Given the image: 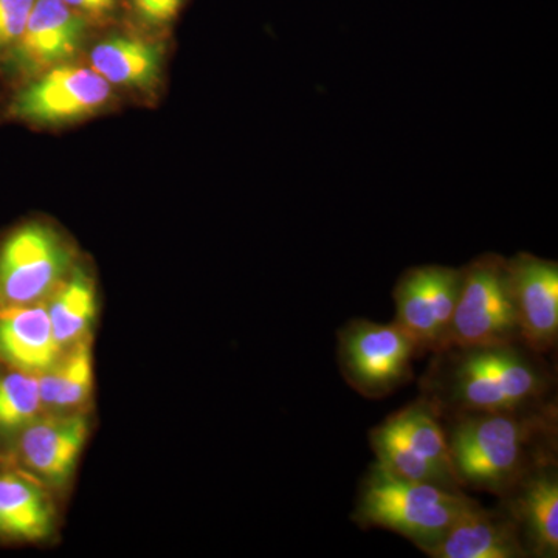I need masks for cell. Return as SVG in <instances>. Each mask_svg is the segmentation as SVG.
<instances>
[{"label": "cell", "instance_id": "5", "mask_svg": "<svg viewBox=\"0 0 558 558\" xmlns=\"http://www.w3.org/2000/svg\"><path fill=\"white\" fill-rule=\"evenodd\" d=\"M520 341L509 289L508 259L484 253L462 267L461 290L447 347H487Z\"/></svg>", "mask_w": 558, "mask_h": 558}, {"label": "cell", "instance_id": "21", "mask_svg": "<svg viewBox=\"0 0 558 558\" xmlns=\"http://www.w3.org/2000/svg\"><path fill=\"white\" fill-rule=\"evenodd\" d=\"M369 444L371 449L376 453L377 462L400 478L433 484V486L449 488L453 492H464L457 483L446 478L439 470L418 458L387 421L369 433Z\"/></svg>", "mask_w": 558, "mask_h": 558}, {"label": "cell", "instance_id": "22", "mask_svg": "<svg viewBox=\"0 0 558 558\" xmlns=\"http://www.w3.org/2000/svg\"><path fill=\"white\" fill-rule=\"evenodd\" d=\"M35 0H0V57L20 43Z\"/></svg>", "mask_w": 558, "mask_h": 558}, {"label": "cell", "instance_id": "16", "mask_svg": "<svg viewBox=\"0 0 558 558\" xmlns=\"http://www.w3.org/2000/svg\"><path fill=\"white\" fill-rule=\"evenodd\" d=\"M44 303L0 310V363L43 374L60 357Z\"/></svg>", "mask_w": 558, "mask_h": 558}, {"label": "cell", "instance_id": "23", "mask_svg": "<svg viewBox=\"0 0 558 558\" xmlns=\"http://www.w3.org/2000/svg\"><path fill=\"white\" fill-rule=\"evenodd\" d=\"M89 24H101V22L113 20L123 10L124 0H62Z\"/></svg>", "mask_w": 558, "mask_h": 558}, {"label": "cell", "instance_id": "7", "mask_svg": "<svg viewBox=\"0 0 558 558\" xmlns=\"http://www.w3.org/2000/svg\"><path fill=\"white\" fill-rule=\"evenodd\" d=\"M94 428L95 411L43 414L22 429L0 458L9 459L68 505Z\"/></svg>", "mask_w": 558, "mask_h": 558}, {"label": "cell", "instance_id": "6", "mask_svg": "<svg viewBox=\"0 0 558 558\" xmlns=\"http://www.w3.org/2000/svg\"><path fill=\"white\" fill-rule=\"evenodd\" d=\"M417 344L395 322L355 318L339 330L340 371L363 398L384 399L413 379Z\"/></svg>", "mask_w": 558, "mask_h": 558}, {"label": "cell", "instance_id": "10", "mask_svg": "<svg viewBox=\"0 0 558 558\" xmlns=\"http://www.w3.org/2000/svg\"><path fill=\"white\" fill-rule=\"evenodd\" d=\"M65 502L0 458V548H51L61 539Z\"/></svg>", "mask_w": 558, "mask_h": 558}, {"label": "cell", "instance_id": "19", "mask_svg": "<svg viewBox=\"0 0 558 558\" xmlns=\"http://www.w3.org/2000/svg\"><path fill=\"white\" fill-rule=\"evenodd\" d=\"M387 422L418 458L461 486L451 465L449 444L444 425L440 424L439 411L427 398L422 396L414 400L405 409L391 414Z\"/></svg>", "mask_w": 558, "mask_h": 558}, {"label": "cell", "instance_id": "8", "mask_svg": "<svg viewBox=\"0 0 558 558\" xmlns=\"http://www.w3.org/2000/svg\"><path fill=\"white\" fill-rule=\"evenodd\" d=\"M112 98V84L92 68L60 64L40 73L14 95V119L58 126L100 112Z\"/></svg>", "mask_w": 558, "mask_h": 558}, {"label": "cell", "instance_id": "15", "mask_svg": "<svg viewBox=\"0 0 558 558\" xmlns=\"http://www.w3.org/2000/svg\"><path fill=\"white\" fill-rule=\"evenodd\" d=\"M54 340L61 351L94 343L101 315L97 275L90 264L80 258L68 277L44 301Z\"/></svg>", "mask_w": 558, "mask_h": 558}, {"label": "cell", "instance_id": "20", "mask_svg": "<svg viewBox=\"0 0 558 558\" xmlns=\"http://www.w3.org/2000/svg\"><path fill=\"white\" fill-rule=\"evenodd\" d=\"M43 414L38 376L0 363V457Z\"/></svg>", "mask_w": 558, "mask_h": 558}, {"label": "cell", "instance_id": "17", "mask_svg": "<svg viewBox=\"0 0 558 558\" xmlns=\"http://www.w3.org/2000/svg\"><path fill=\"white\" fill-rule=\"evenodd\" d=\"M38 379L44 414L94 413V343L64 349Z\"/></svg>", "mask_w": 558, "mask_h": 558}, {"label": "cell", "instance_id": "3", "mask_svg": "<svg viewBox=\"0 0 558 558\" xmlns=\"http://www.w3.org/2000/svg\"><path fill=\"white\" fill-rule=\"evenodd\" d=\"M475 502L464 492L400 478L376 461L360 481L352 520L396 532L429 556Z\"/></svg>", "mask_w": 558, "mask_h": 558}, {"label": "cell", "instance_id": "4", "mask_svg": "<svg viewBox=\"0 0 558 558\" xmlns=\"http://www.w3.org/2000/svg\"><path fill=\"white\" fill-rule=\"evenodd\" d=\"M81 256L60 227L31 219L0 236V310L44 303Z\"/></svg>", "mask_w": 558, "mask_h": 558}, {"label": "cell", "instance_id": "2", "mask_svg": "<svg viewBox=\"0 0 558 558\" xmlns=\"http://www.w3.org/2000/svg\"><path fill=\"white\" fill-rule=\"evenodd\" d=\"M553 374L521 341L436 352L424 398L439 414L534 409L553 402Z\"/></svg>", "mask_w": 558, "mask_h": 558}, {"label": "cell", "instance_id": "18", "mask_svg": "<svg viewBox=\"0 0 558 558\" xmlns=\"http://www.w3.org/2000/svg\"><path fill=\"white\" fill-rule=\"evenodd\" d=\"M90 62L109 84L145 89L159 80L161 49L145 39L113 35L94 47Z\"/></svg>", "mask_w": 558, "mask_h": 558}, {"label": "cell", "instance_id": "9", "mask_svg": "<svg viewBox=\"0 0 558 558\" xmlns=\"http://www.w3.org/2000/svg\"><path fill=\"white\" fill-rule=\"evenodd\" d=\"M462 269L418 266L409 269L396 284V325L417 344L418 354L447 347L451 318L461 290Z\"/></svg>", "mask_w": 558, "mask_h": 558}, {"label": "cell", "instance_id": "1", "mask_svg": "<svg viewBox=\"0 0 558 558\" xmlns=\"http://www.w3.org/2000/svg\"><path fill=\"white\" fill-rule=\"evenodd\" d=\"M439 416L446 417L444 432L462 490L473 488L502 498L531 470L557 459L556 402Z\"/></svg>", "mask_w": 558, "mask_h": 558}, {"label": "cell", "instance_id": "14", "mask_svg": "<svg viewBox=\"0 0 558 558\" xmlns=\"http://www.w3.org/2000/svg\"><path fill=\"white\" fill-rule=\"evenodd\" d=\"M433 558H526L529 557L519 523L505 505L484 509L480 502L465 510Z\"/></svg>", "mask_w": 558, "mask_h": 558}, {"label": "cell", "instance_id": "13", "mask_svg": "<svg viewBox=\"0 0 558 558\" xmlns=\"http://www.w3.org/2000/svg\"><path fill=\"white\" fill-rule=\"evenodd\" d=\"M501 502L519 523L529 557H558L557 459L531 470Z\"/></svg>", "mask_w": 558, "mask_h": 558}, {"label": "cell", "instance_id": "11", "mask_svg": "<svg viewBox=\"0 0 558 558\" xmlns=\"http://www.w3.org/2000/svg\"><path fill=\"white\" fill-rule=\"evenodd\" d=\"M509 289L520 341L543 355L558 341V264L521 252L508 259Z\"/></svg>", "mask_w": 558, "mask_h": 558}, {"label": "cell", "instance_id": "12", "mask_svg": "<svg viewBox=\"0 0 558 558\" xmlns=\"http://www.w3.org/2000/svg\"><path fill=\"white\" fill-rule=\"evenodd\" d=\"M90 24L62 0H35L20 43L11 51L14 65L38 75L64 64L86 39Z\"/></svg>", "mask_w": 558, "mask_h": 558}]
</instances>
